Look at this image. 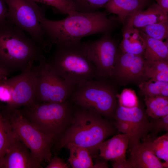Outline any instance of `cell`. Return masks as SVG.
<instances>
[{"instance_id": "9c48e42d", "label": "cell", "mask_w": 168, "mask_h": 168, "mask_svg": "<svg viewBox=\"0 0 168 168\" xmlns=\"http://www.w3.org/2000/svg\"><path fill=\"white\" fill-rule=\"evenodd\" d=\"M34 65L36 77L33 103H61L68 99L76 86L69 85L55 73L45 57Z\"/></svg>"}, {"instance_id": "7c38bea8", "label": "cell", "mask_w": 168, "mask_h": 168, "mask_svg": "<svg viewBox=\"0 0 168 168\" xmlns=\"http://www.w3.org/2000/svg\"><path fill=\"white\" fill-rule=\"evenodd\" d=\"M36 73L34 65L16 76L7 79L12 89V101L7 105L13 108L34 103Z\"/></svg>"}, {"instance_id": "ffe728a7", "label": "cell", "mask_w": 168, "mask_h": 168, "mask_svg": "<svg viewBox=\"0 0 168 168\" xmlns=\"http://www.w3.org/2000/svg\"><path fill=\"white\" fill-rule=\"evenodd\" d=\"M139 31L146 43V48L144 54L146 61L148 62L168 61V40L164 42L152 38L140 30Z\"/></svg>"}, {"instance_id": "e0dca14e", "label": "cell", "mask_w": 168, "mask_h": 168, "mask_svg": "<svg viewBox=\"0 0 168 168\" xmlns=\"http://www.w3.org/2000/svg\"><path fill=\"white\" fill-rule=\"evenodd\" d=\"M132 147L130 149V157L129 159L133 168H163L161 162L153 153L147 141L143 140Z\"/></svg>"}, {"instance_id": "6da1fadb", "label": "cell", "mask_w": 168, "mask_h": 168, "mask_svg": "<svg viewBox=\"0 0 168 168\" xmlns=\"http://www.w3.org/2000/svg\"><path fill=\"white\" fill-rule=\"evenodd\" d=\"M39 21L46 39L56 45L79 41L90 35L108 33L114 24L105 12L98 11L90 13L76 11L62 20H51L42 16Z\"/></svg>"}, {"instance_id": "d4e9b609", "label": "cell", "mask_w": 168, "mask_h": 168, "mask_svg": "<svg viewBox=\"0 0 168 168\" xmlns=\"http://www.w3.org/2000/svg\"><path fill=\"white\" fill-rule=\"evenodd\" d=\"M139 87L140 93L144 96H168V82L150 79L141 82Z\"/></svg>"}, {"instance_id": "8d00e7d4", "label": "cell", "mask_w": 168, "mask_h": 168, "mask_svg": "<svg viewBox=\"0 0 168 168\" xmlns=\"http://www.w3.org/2000/svg\"><path fill=\"white\" fill-rule=\"evenodd\" d=\"M106 160L100 161H97L94 164L92 168H109V166Z\"/></svg>"}, {"instance_id": "4dcf8cb0", "label": "cell", "mask_w": 168, "mask_h": 168, "mask_svg": "<svg viewBox=\"0 0 168 168\" xmlns=\"http://www.w3.org/2000/svg\"><path fill=\"white\" fill-rule=\"evenodd\" d=\"M150 122V131L154 136L160 132L168 131V115L157 119H152Z\"/></svg>"}, {"instance_id": "f1b7e54d", "label": "cell", "mask_w": 168, "mask_h": 168, "mask_svg": "<svg viewBox=\"0 0 168 168\" xmlns=\"http://www.w3.org/2000/svg\"><path fill=\"white\" fill-rule=\"evenodd\" d=\"M76 11L83 13H90L97 11L110 0H72Z\"/></svg>"}, {"instance_id": "603a6c76", "label": "cell", "mask_w": 168, "mask_h": 168, "mask_svg": "<svg viewBox=\"0 0 168 168\" xmlns=\"http://www.w3.org/2000/svg\"><path fill=\"white\" fill-rule=\"evenodd\" d=\"M0 105V162L16 136Z\"/></svg>"}, {"instance_id": "cb8c5ba5", "label": "cell", "mask_w": 168, "mask_h": 168, "mask_svg": "<svg viewBox=\"0 0 168 168\" xmlns=\"http://www.w3.org/2000/svg\"><path fill=\"white\" fill-rule=\"evenodd\" d=\"M168 61L159 60L148 62L146 61L144 78L152 79L164 82L167 77Z\"/></svg>"}, {"instance_id": "d6a6232c", "label": "cell", "mask_w": 168, "mask_h": 168, "mask_svg": "<svg viewBox=\"0 0 168 168\" xmlns=\"http://www.w3.org/2000/svg\"><path fill=\"white\" fill-rule=\"evenodd\" d=\"M69 167L67 163H65L59 157L55 156L52 158L46 168H68Z\"/></svg>"}, {"instance_id": "ba28073f", "label": "cell", "mask_w": 168, "mask_h": 168, "mask_svg": "<svg viewBox=\"0 0 168 168\" xmlns=\"http://www.w3.org/2000/svg\"><path fill=\"white\" fill-rule=\"evenodd\" d=\"M3 112L18 138L29 149L40 162H49L52 158L51 149L54 141L32 124L18 108L7 105Z\"/></svg>"}, {"instance_id": "4fadbf2b", "label": "cell", "mask_w": 168, "mask_h": 168, "mask_svg": "<svg viewBox=\"0 0 168 168\" xmlns=\"http://www.w3.org/2000/svg\"><path fill=\"white\" fill-rule=\"evenodd\" d=\"M145 63L144 55L119 54L110 78L124 83L144 79Z\"/></svg>"}, {"instance_id": "44dd1931", "label": "cell", "mask_w": 168, "mask_h": 168, "mask_svg": "<svg viewBox=\"0 0 168 168\" xmlns=\"http://www.w3.org/2000/svg\"><path fill=\"white\" fill-rule=\"evenodd\" d=\"M69 151L68 161L73 168H92V156L85 147L69 143L66 146Z\"/></svg>"}, {"instance_id": "8992f818", "label": "cell", "mask_w": 168, "mask_h": 168, "mask_svg": "<svg viewBox=\"0 0 168 168\" xmlns=\"http://www.w3.org/2000/svg\"><path fill=\"white\" fill-rule=\"evenodd\" d=\"M107 78L88 80L76 86L69 98L75 106L114 118L117 106L114 86Z\"/></svg>"}, {"instance_id": "277c9868", "label": "cell", "mask_w": 168, "mask_h": 168, "mask_svg": "<svg viewBox=\"0 0 168 168\" xmlns=\"http://www.w3.org/2000/svg\"><path fill=\"white\" fill-rule=\"evenodd\" d=\"M56 46L47 61L51 69L67 83L76 86L89 80L102 78L88 57L85 42L79 40Z\"/></svg>"}, {"instance_id": "d6986e66", "label": "cell", "mask_w": 168, "mask_h": 168, "mask_svg": "<svg viewBox=\"0 0 168 168\" xmlns=\"http://www.w3.org/2000/svg\"><path fill=\"white\" fill-rule=\"evenodd\" d=\"M124 25L122 29L123 38L119 45L122 53L144 55L146 43L139 30L130 25Z\"/></svg>"}, {"instance_id": "836d02e7", "label": "cell", "mask_w": 168, "mask_h": 168, "mask_svg": "<svg viewBox=\"0 0 168 168\" xmlns=\"http://www.w3.org/2000/svg\"><path fill=\"white\" fill-rule=\"evenodd\" d=\"M8 8L3 0H0V26L7 22Z\"/></svg>"}, {"instance_id": "e575fe53", "label": "cell", "mask_w": 168, "mask_h": 168, "mask_svg": "<svg viewBox=\"0 0 168 168\" xmlns=\"http://www.w3.org/2000/svg\"><path fill=\"white\" fill-rule=\"evenodd\" d=\"M112 166L114 168H133L129 159L119 161H113Z\"/></svg>"}, {"instance_id": "74e56055", "label": "cell", "mask_w": 168, "mask_h": 168, "mask_svg": "<svg viewBox=\"0 0 168 168\" xmlns=\"http://www.w3.org/2000/svg\"><path fill=\"white\" fill-rule=\"evenodd\" d=\"M9 74L0 68V79L7 78Z\"/></svg>"}, {"instance_id": "8fae6325", "label": "cell", "mask_w": 168, "mask_h": 168, "mask_svg": "<svg viewBox=\"0 0 168 168\" xmlns=\"http://www.w3.org/2000/svg\"><path fill=\"white\" fill-rule=\"evenodd\" d=\"M85 44L88 57L100 76L110 78L119 54L115 40L108 33L99 39Z\"/></svg>"}, {"instance_id": "83f0119b", "label": "cell", "mask_w": 168, "mask_h": 168, "mask_svg": "<svg viewBox=\"0 0 168 168\" xmlns=\"http://www.w3.org/2000/svg\"><path fill=\"white\" fill-rule=\"evenodd\" d=\"M31 0L51 7L54 10L61 14L68 15L76 11L74 4L72 0Z\"/></svg>"}, {"instance_id": "5bb4252c", "label": "cell", "mask_w": 168, "mask_h": 168, "mask_svg": "<svg viewBox=\"0 0 168 168\" xmlns=\"http://www.w3.org/2000/svg\"><path fill=\"white\" fill-rule=\"evenodd\" d=\"M42 168L41 163L17 136L0 162V168Z\"/></svg>"}, {"instance_id": "4316f807", "label": "cell", "mask_w": 168, "mask_h": 168, "mask_svg": "<svg viewBox=\"0 0 168 168\" xmlns=\"http://www.w3.org/2000/svg\"><path fill=\"white\" fill-rule=\"evenodd\" d=\"M138 29L152 38L163 41L168 39V20L149 25Z\"/></svg>"}, {"instance_id": "5b68a950", "label": "cell", "mask_w": 168, "mask_h": 168, "mask_svg": "<svg viewBox=\"0 0 168 168\" xmlns=\"http://www.w3.org/2000/svg\"><path fill=\"white\" fill-rule=\"evenodd\" d=\"M20 112L41 132L58 142L71 125L74 105L68 99L62 102L33 103Z\"/></svg>"}, {"instance_id": "ac0fdd59", "label": "cell", "mask_w": 168, "mask_h": 168, "mask_svg": "<svg viewBox=\"0 0 168 168\" xmlns=\"http://www.w3.org/2000/svg\"><path fill=\"white\" fill-rule=\"evenodd\" d=\"M167 20L168 14L157 3H153L150 4L147 9L139 11L127 17L125 22L126 24L139 29L149 25Z\"/></svg>"}, {"instance_id": "3957f363", "label": "cell", "mask_w": 168, "mask_h": 168, "mask_svg": "<svg viewBox=\"0 0 168 168\" xmlns=\"http://www.w3.org/2000/svg\"><path fill=\"white\" fill-rule=\"evenodd\" d=\"M115 129L99 114L74 105L71 124L58 142L57 147L61 148L73 144L86 148L91 156H96L100 144L114 134Z\"/></svg>"}, {"instance_id": "f546056e", "label": "cell", "mask_w": 168, "mask_h": 168, "mask_svg": "<svg viewBox=\"0 0 168 168\" xmlns=\"http://www.w3.org/2000/svg\"><path fill=\"white\" fill-rule=\"evenodd\" d=\"M119 105L127 108L138 106V99L135 91L130 89H125L120 94H116Z\"/></svg>"}, {"instance_id": "7402d4cb", "label": "cell", "mask_w": 168, "mask_h": 168, "mask_svg": "<svg viewBox=\"0 0 168 168\" xmlns=\"http://www.w3.org/2000/svg\"><path fill=\"white\" fill-rule=\"evenodd\" d=\"M144 100L147 107L146 113L147 116L154 119L168 115V96H145Z\"/></svg>"}, {"instance_id": "52a82bcc", "label": "cell", "mask_w": 168, "mask_h": 168, "mask_svg": "<svg viewBox=\"0 0 168 168\" xmlns=\"http://www.w3.org/2000/svg\"><path fill=\"white\" fill-rule=\"evenodd\" d=\"M8 6L7 21L26 32L48 52L53 44L44 37L39 20L44 16L46 7L31 0H3Z\"/></svg>"}, {"instance_id": "7a4b0ae2", "label": "cell", "mask_w": 168, "mask_h": 168, "mask_svg": "<svg viewBox=\"0 0 168 168\" xmlns=\"http://www.w3.org/2000/svg\"><path fill=\"white\" fill-rule=\"evenodd\" d=\"M42 47L25 32L7 21L0 26V68L10 73L22 72L43 58Z\"/></svg>"}, {"instance_id": "484cf974", "label": "cell", "mask_w": 168, "mask_h": 168, "mask_svg": "<svg viewBox=\"0 0 168 168\" xmlns=\"http://www.w3.org/2000/svg\"><path fill=\"white\" fill-rule=\"evenodd\" d=\"M154 154L160 160L164 161L163 162L164 168L168 167V133L154 139L148 137L144 139Z\"/></svg>"}, {"instance_id": "2e32d148", "label": "cell", "mask_w": 168, "mask_h": 168, "mask_svg": "<svg viewBox=\"0 0 168 168\" xmlns=\"http://www.w3.org/2000/svg\"><path fill=\"white\" fill-rule=\"evenodd\" d=\"M151 0H110L103 7L106 12L117 15L113 20H118L124 25L128 16L143 10L150 4Z\"/></svg>"}, {"instance_id": "d590c367", "label": "cell", "mask_w": 168, "mask_h": 168, "mask_svg": "<svg viewBox=\"0 0 168 168\" xmlns=\"http://www.w3.org/2000/svg\"><path fill=\"white\" fill-rule=\"evenodd\" d=\"M159 5L167 14H168V0H156Z\"/></svg>"}, {"instance_id": "1f68e13d", "label": "cell", "mask_w": 168, "mask_h": 168, "mask_svg": "<svg viewBox=\"0 0 168 168\" xmlns=\"http://www.w3.org/2000/svg\"><path fill=\"white\" fill-rule=\"evenodd\" d=\"M12 97V89L7 78L0 79V100L9 105Z\"/></svg>"}, {"instance_id": "30bf717a", "label": "cell", "mask_w": 168, "mask_h": 168, "mask_svg": "<svg viewBox=\"0 0 168 168\" xmlns=\"http://www.w3.org/2000/svg\"><path fill=\"white\" fill-rule=\"evenodd\" d=\"M114 118L115 127L119 132L127 134L129 138L130 148L140 142L141 139L147 138L150 131V122L145 112L138 105L127 108L118 105Z\"/></svg>"}, {"instance_id": "9a60e30c", "label": "cell", "mask_w": 168, "mask_h": 168, "mask_svg": "<svg viewBox=\"0 0 168 168\" xmlns=\"http://www.w3.org/2000/svg\"><path fill=\"white\" fill-rule=\"evenodd\" d=\"M129 144V138L127 134H117L100 144L98 147L99 156L106 161H119L125 160Z\"/></svg>"}]
</instances>
